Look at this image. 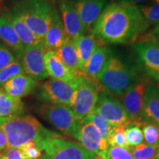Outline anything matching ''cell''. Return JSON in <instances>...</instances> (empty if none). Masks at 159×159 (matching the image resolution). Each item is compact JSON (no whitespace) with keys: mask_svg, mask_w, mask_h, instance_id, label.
Returning a JSON list of instances; mask_svg holds the SVG:
<instances>
[{"mask_svg":"<svg viewBox=\"0 0 159 159\" xmlns=\"http://www.w3.org/2000/svg\"><path fill=\"white\" fill-rule=\"evenodd\" d=\"M149 27L139 5L122 0L111 2L105 6L91 33L104 43H126L136 41Z\"/></svg>","mask_w":159,"mask_h":159,"instance_id":"obj_1","label":"cell"},{"mask_svg":"<svg viewBox=\"0 0 159 159\" xmlns=\"http://www.w3.org/2000/svg\"><path fill=\"white\" fill-rule=\"evenodd\" d=\"M0 128L3 130L8 148H20L29 142L37 144L50 136L53 131L45 128L31 115L0 118Z\"/></svg>","mask_w":159,"mask_h":159,"instance_id":"obj_2","label":"cell"},{"mask_svg":"<svg viewBox=\"0 0 159 159\" xmlns=\"http://www.w3.org/2000/svg\"><path fill=\"white\" fill-rule=\"evenodd\" d=\"M97 80L104 90L117 97L138 81L134 69L116 57H110Z\"/></svg>","mask_w":159,"mask_h":159,"instance_id":"obj_3","label":"cell"},{"mask_svg":"<svg viewBox=\"0 0 159 159\" xmlns=\"http://www.w3.org/2000/svg\"><path fill=\"white\" fill-rule=\"evenodd\" d=\"M42 155L39 159H94L97 156L81 144L54 132L39 144Z\"/></svg>","mask_w":159,"mask_h":159,"instance_id":"obj_4","label":"cell"},{"mask_svg":"<svg viewBox=\"0 0 159 159\" xmlns=\"http://www.w3.org/2000/svg\"><path fill=\"white\" fill-rule=\"evenodd\" d=\"M53 10L46 0H28L17 4L12 11L16 13L30 30L42 41L50 25Z\"/></svg>","mask_w":159,"mask_h":159,"instance_id":"obj_5","label":"cell"},{"mask_svg":"<svg viewBox=\"0 0 159 159\" xmlns=\"http://www.w3.org/2000/svg\"><path fill=\"white\" fill-rule=\"evenodd\" d=\"M103 90L96 79L80 76L71 108L75 119L82 121L94 111L99 93Z\"/></svg>","mask_w":159,"mask_h":159,"instance_id":"obj_6","label":"cell"},{"mask_svg":"<svg viewBox=\"0 0 159 159\" xmlns=\"http://www.w3.org/2000/svg\"><path fill=\"white\" fill-rule=\"evenodd\" d=\"M38 113L63 134L74 138L80 121L75 119L70 107L46 103L39 107Z\"/></svg>","mask_w":159,"mask_h":159,"instance_id":"obj_7","label":"cell"},{"mask_svg":"<svg viewBox=\"0 0 159 159\" xmlns=\"http://www.w3.org/2000/svg\"><path fill=\"white\" fill-rule=\"evenodd\" d=\"M77 83H69L55 79H49L40 85L38 95L39 99L48 104L70 107L72 105Z\"/></svg>","mask_w":159,"mask_h":159,"instance_id":"obj_8","label":"cell"},{"mask_svg":"<svg viewBox=\"0 0 159 159\" xmlns=\"http://www.w3.org/2000/svg\"><path fill=\"white\" fill-rule=\"evenodd\" d=\"M94 111L112 127H126L130 123L121 102L104 89L99 93Z\"/></svg>","mask_w":159,"mask_h":159,"instance_id":"obj_9","label":"cell"},{"mask_svg":"<svg viewBox=\"0 0 159 159\" xmlns=\"http://www.w3.org/2000/svg\"><path fill=\"white\" fill-rule=\"evenodd\" d=\"M74 139L78 141L79 144L85 149L101 158L107 159V152L110 145L91 122L80 121Z\"/></svg>","mask_w":159,"mask_h":159,"instance_id":"obj_10","label":"cell"},{"mask_svg":"<svg viewBox=\"0 0 159 159\" xmlns=\"http://www.w3.org/2000/svg\"><path fill=\"white\" fill-rule=\"evenodd\" d=\"M146 84L143 81H137L123 94L122 105L128 115L130 123L142 128L145 124L143 114V102Z\"/></svg>","mask_w":159,"mask_h":159,"instance_id":"obj_11","label":"cell"},{"mask_svg":"<svg viewBox=\"0 0 159 159\" xmlns=\"http://www.w3.org/2000/svg\"><path fill=\"white\" fill-rule=\"evenodd\" d=\"M42 43L40 44L25 47L19 57L25 74L35 81L42 80L48 77L45 69L43 55L45 52Z\"/></svg>","mask_w":159,"mask_h":159,"instance_id":"obj_12","label":"cell"},{"mask_svg":"<svg viewBox=\"0 0 159 159\" xmlns=\"http://www.w3.org/2000/svg\"><path fill=\"white\" fill-rule=\"evenodd\" d=\"M134 49L146 75L159 82V44L137 41Z\"/></svg>","mask_w":159,"mask_h":159,"instance_id":"obj_13","label":"cell"},{"mask_svg":"<svg viewBox=\"0 0 159 159\" xmlns=\"http://www.w3.org/2000/svg\"><path fill=\"white\" fill-rule=\"evenodd\" d=\"M45 69L48 76L69 83H77L80 76L66 66L56 51H46L43 55ZM81 76V75H80Z\"/></svg>","mask_w":159,"mask_h":159,"instance_id":"obj_14","label":"cell"},{"mask_svg":"<svg viewBox=\"0 0 159 159\" xmlns=\"http://www.w3.org/2000/svg\"><path fill=\"white\" fill-rule=\"evenodd\" d=\"M60 11L68 39L75 40L81 35H85L86 31L81 23L72 1L62 0L60 3Z\"/></svg>","mask_w":159,"mask_h":159,"instance_id":"obj_15","label":"cell"},{"mask_svg":"<svg viewBox=\"0 0 159 159\" xmlns=\"http://www.w3.org/2000/svg\"><path fill=\"white\" fill-rule=\"evenodd\" d=\"M68 39L63 27L62 19L57 10L54 9L50 25L42 40L45 51H57Z\"/></svg>","mask_w":159,"mask_h":159,"instance_id":"obj_16","label":"cell"},{"mask_svg":"<svg viewBox=\"0 0 159 159\" xmlns=\"http://www.w3.org/2000/svg\"><path fill=\"white\" fill-rule=\"evenodd\" d=\"M72 2L86 33L91 32L93 25L104 8L106 0H73Z\"/></svg>","mask_w":159,"mask_h":159,"instance_id":"obj_17","label":"cell"},{"mask_svg":"<svg viewBox=\"0 0 159 159\" xmlns=\"http://www.w3.org/2000/svg\"><path fill=\"white\" fill-rule=\"evenodd\" d=\"M38 85V81L22 74L10 79L2 87L5 92L13 98L21 99L33 91Z\"/></svg>","mask_w":159,"mask_h":159,"instance_id":"obj_18","label":"cell"},{"mask_svg":"<svg viewBox=\"0 0 159 159\" xmlns=\"http://www.w3.org/2000/svg\"><path fill=\"white\" fill-rule=\"evenodd\" d=\"M143 114L145 122L159 126V87L153 84L146 85L144 94Z\"/></svg>","mask_w":159,"mask_h":159,"instance_id":"obj_19","label":"cell"},{"mask_svg":"<svg viewBox=\"0 0 159 159\" xmlns=\"http://www.w3.org/2000/svg\"><path fill=\"white\" fill-rule=\"evenodd\" d=\"M3 16H5L11 24L24 47L37 45L42 43V41L30 30L25 21L14 11H12L10 13H4Z\"/></svg>","mask_w":159,"mask_h":159,"instance_id":"obj_20","label":"cell"},{"mask_svg":"<svg viewBox=\"0 0 159 159\" xmlns=\"http://www.w3.org/2000/svg\"><path fill=\"white\" fill-rule=\"evenodd\" d=\"M0 40L13 53L16 57L19 58L21 57L25 47L11 24L3 15L0 16Z\"/></svg>","mask_w":159,"mask_h":159,"instance_id":"obj_21","label":"cell"},{"mask_svg":"<svg viewBox=\"0 0 159 159\" xmlns=\"http://www.w3.org/2000/svg\"><path fill=\"white\" fill-rule=\"evenodd\" d=\"M110 50L105 43L99 45L89 59L83 76L96 79L110 59Z\"/></svg>","mask_w":159,"mask_h":159,"instance_id":"obj_22","label":"cell"},{"mask_svg":"<svg viewBox=\"0 0 159 159\" xmlns=\"http://www.w3.org/2000/svg\"><path fill=\"white\" fill-rule=\"evenodd\" d=\"M74 41L77 53H78L81 71L83 75L87 63H88L91 55L94 53V50L99 45L102 44L104 43L98 41L94 35L91 34L81 35Z\"/></svg>","mask_w":159,"mask_h":159,"instance_id":"obj_23","label":"cell"},{"mask_svg":"<svg viewBox=\"0 0 159 159\" xmlns=\"http://www.w3.org/2000/svg\"><path fill=\"white\" fill-rule=\"evenodd\" d=\"M56 52L63 63L75 75L78 76L83 75L80 65L78 53L74 40L68 39L62 47Z\"/></svg>","mask_w":159,"mask_h":159,"instance_id":"obj_24","label":"cell"},{"mask_svg":"<svg viewBox=\"0 0 159 159\" xmlns=\"http://www.w3.org/2000/svg\"><path fill=\"white\" fill-rule=\"evenodd\" d=\"M25 113V104L21 99L9 96L2 87H0V118L22 115Z\"/></svg>","mask_w":159,"mask_h":159,"instance_id":"obj_25","label":"cell"},{"mask_svg":"<svg viewBox=\"0 0 159 159\" xmlns=\"http://www.w3.org/2000/svg\"><path fill=\"white\" fill-rule=\"evenodd\" d=\"M22 74H25L22 66L19 59L16 57L13 62L0 70V87L2 86L4 83H5L10 79Z\"/></svg>","mask_w":159,"mask_h":159,"instance_id":"obj_26","label":"cell"},{"mask_svg":"<svg viewBox=\"0 0 159 159\" xmlns=\"http://www.w3.org/2000/svg\"><path fill=\"white\" fill-rule=\"evenodd\" d=\"M125 134L129 147H135L144 142L142 130L139 125L129 123L125 128Z\"/></svg>","mask_w":159,"mask_h":159,"instance_id":"obj_27","label":"cell"},{"mask_svg":"<svg viewBox=\"0 0 159 159\" xmlns=\"http://www.w3.org/2000/svg\"><path fill=\"white\" fill-rule=\"evenodd\" d=\"M145 144L158 147L159 145V126L155 123L148 122L142 126Z\"/></svg>","mask_w":159,"mask_h":159,"instance_id":"obj_28","label":"cell"},{"mask_svg":"<svg viewBox=\"0 0 159 159\" xmlns=\"http://www.w3.org/2000/svg\"><path fill=\"white\" fill-rule=\"evenodd\" d=\"M82 121H85V122L92 123L97 128V130L99 131L102 138L107 140V137H108L109 132H110L111 128H112V126L108 122H106L100 115L97 114L96 111H93L91 114H89L88 116L85 117Z\"/></svg>","mask_w":159,"mask_h":159,"instance_id":"obj_29","label":"cell"},{"mask_svg":"<svg viewBox=\"0 0 159 159\" xmlns=\"http://www.w3.org/2000/svg\"><path fill=\"white\" fill-rule=\"evenodd\" d=\"M157 148L142 143L137 146L130 147V150L134 159H155Z\"/></svg>","mask_w":159,"mask_h":159,"instance_id":"obj_30","label":"cell"},{"mask_svg":"<svg viewBox=\"0 0 159 159\" xmlns=\"http://www.w3.org/2000/svg\"><path fill=\"white\" fill-rule=\"evenodd\" d=\"M125 127H112L108 137L107 142L110 146H119L129 148L125 134Z\"/></svg>","mask_w":159,"mask_h":159,"instance_id":"obj_31","label":"cell"},{"mask_svg":"<svg viewBox=\"0 0 159 159\" xmlns=\"http://www.w3.org/2000/svg\"><path fill=\"white\" fill-rule=\"evenodd\" d=\"M139 9L149 26L159 25V4L139 5Z\"/></svg>","mask_w":159,"mask_h":159,"instance_id":"obj_32","label":"cell"},{"mask_svg":"<svg viewBox=\"0 0 159 159\" xmlns=\"http://www.w3.org/2000/svg\"><path fill=\"white\" fill-rule=\"evenodd\" d=\"M107 159H134L130 148L110 146L107 152Z\"/></svg>","mask_w":159,"mask_h":159,"instance_id":"obj_33","label":"cell"},{"mask_svg":"<svg viewBox=\"0 0 159 159\" xmlns=\"http://www.w3.org/2000/svg\"><path fill=\"white\" fill-rule=\"evenodd\" d=\"M20 149L29 159H39L42 155V151L35 142L26 143Z\"/></svg>","mask_w":159,"mask_h":159,"instance_id":"obj_34","label":"cell"},{"mask_svg":"<svg viewBox=\"0 0 159 159\" xmlns=\"http://www.w3.org/2000/svg\"><path fill=\"white\" fill-rule=\"evenodd\" d=\"M15 59L13 53L4 43L0 42V70L8 66Z\"/></svg>","mask_w":159,"mask_h":159,"instance_id":"obj_35","label":"cell"},{"mask_svg":"<svg viewBox=\"0 0 159 159\" xmlns=\"http://www.w3.org/2000/svg\"><path fill=\"white\" fill-rule=\"evenodd\" d=\"M0 159H29L20 148H8L0 155Z\"/></svg>","mask_w":159,"mask_h":159,"instance_id":"obj_36","label":"cell"},{"mask_svg":"<svg viewBox=\"0 0 159 159\" xmlns=\"http://www.w3.org/2000/svg\"><path fill=\"white\" fill-rule=\"evenodd\" d=\"M7 148H8V146H7L6 136L3 130L0 128V154L2 153L4 151L7 150Z\"/></svg>","mask_w":159,"mask_h":159,"instance_id":"obj_37","label":"cell"},{"mask_svg":"<svg viewBox=\"0 0 159 159\" xmlns=\"http://www.w3.org/2000/svg\"><path fill=\"white\" fill-rule=\"evenodd\" d=\"M129 2H148L149 0H128Z\"/></svg>","mask_w":159,"mask_h":159,"instance_id":"obj_38","label":"cell"},{"mask_svg":"<svg viewBox=\"0 0 159 159\" xmlns=\"http://www.w3.org/2000/svg\"><path fill=\"white\" fill-rule=\"evenodd\" d=\"M156 159H159V145L157 148L156 150Z\"/></svg>","mask_w":159,"mask_h":159,"instance_id":"obj_39","label":"cell"},{"mask_svg":"<svg viewBox=\"0 0 159 159\" xmlns=\"http://www.w3.org/2000/svg\"><path fill=\"white\" fill-rule=\"evenodd\" d=\"M94 159H102V158H100V157H99V156H97V157H96V158H95Z\"/></svg>","mask_w":159,"mask_h":159,"instance_id":"obj_40","label":"cell"},{"mask_svg":"<svg viewBox=\"0 0 159 159\" xmlns=\"http://www.w3.org/2000/svg\"><path fill=\"white\" fill-rule=\"evenodd\" d=\"M155 1H156V2H158L159 3V0H155Z\"/></svg>","mask_w":159,"mask_h":159,"instance_id":"obj_41","label":"cell"},{"mask_svg":"<svg viewBox=\"0 0 159 159\" xmlns=\"http://www.w3.org/2000/svg\"><path fill=\"white\" fill-rule=\"evenodd\" d=\"M0 155H1V154H0Z\"/></svg>","mask_w":159,"mask_h":159,"instance_id":"obj_42","label":"cell"}]
</instances>
